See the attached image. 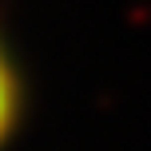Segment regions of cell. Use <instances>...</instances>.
Returning <instances> with one entry per match:
<instances>
[{
    "label": "cell",
    "mask_w": 151,
    "mask_h": 151,
    "mask_svg": "<svg viewBox=\"0 0 151 151\" xmlns=\"http://www.w3.org/2000/svg\"><path fill=\"white\" fill-rule=\"evenodd\" d=\"M16 115H20V80H16V72H12L8 52L0 48V143L12 135Z\"/></svg>",
    "instance_id": "cell-1"
}]
</instances>
